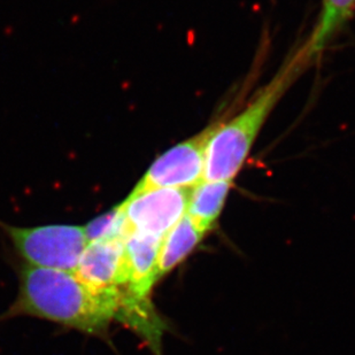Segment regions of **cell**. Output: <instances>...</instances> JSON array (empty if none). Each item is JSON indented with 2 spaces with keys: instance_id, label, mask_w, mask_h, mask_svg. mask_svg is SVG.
<instances>
[{
  "instance_id": "6da1fadb",
  "label": "cell",
  "mask_w": 355,
  "mask_h": 355,
  "mask_svg": "<svg viewBox=\"0 0 355 355\" xmlns=\"http://www.w3.org/2000/svg\"><path fill=\"white\" fill-rule=\"evenodd\" d=\"M116 312L113 299L92 291L73 272L24 265L17 302L0 320L34 316L106 338Z\"/></svg>"
},
{
  "instance_id": "7a4b0ae2",
  "label": "cell",
  "mask_w": 355,
  "mask_h": 355,
  "mask_svg": "<svg viewBox=\"0 0 355 355\" xmlns=\"http://www.w3.org/2000/svg\"><path fill=\"white\" fill-rule=\"evenodd\" d=\"M311 60L312 57L305 44L290 57L244 111L220 124L206 148L205 181L232 182L244 166L269 114Z\"/></svg>"
},
{
  "instance_id": "3957f363",
  "label": "cell",
  "mask_w": 355,
  "mask_h": 355,
  "mask_svg": "<svg viewBox=\"0 0 355 355\" xmlns=\"http://www.w3.org/2000/svg\"><path fill=\"white\" fill-rule=\"evenodd\" d=\"M28 266L73 272L78 269L87 241L83 227L51 225L19 228L1 225Z\"/></svg>"
},
{
  "instance_id": "277c9868",
  "label": "cell",
  "mask_w": 355,
  "mask_h": 355,
  "mask_svg": "<svg viewBox=\"0 0 355 355\" xmlns=\"http://www.w3.org/2000/svg\"><path fill=\"white\" fill-rule=\"evenodd\" d=\"M222 122H215L161 155L135 187V191L151 189H191L204 180L208 141Z\"/></svg>"
},
{
  "instance_id": "5b68a950",
  "label": "cell",
  "mask_w": 355,
  "mask_h": 355,
  "mask_svg": "<svg viewBox=\"0 0 355 355\" xmlns=\"http://www.w3.org/2000/svg\"><path fill=\"white\" fill-rule=\"evenodd\" d=\"M190 190L191 189L134 190L120 205L127 236L136 232L164 238L187 214Z\"/></svg>"
},
{
  "instance_id": "8992f818",
  "label": "cell",
  "mask_w": 355,
  "mask_h": 355,
  "mask_svg": "<svg viewBox=\"0 0 355 355\" xmlns=\"http://www.w3.org/2000/svg\"><path fill=\"white\" fill-rule=\"evenodd\" d=\"M74 274L90 290L118 305L119 292L128 284L124 239L87 243Z\"/></svg>"
},
{
  "instance_id": "52a82bcc",
  "label": "cell",
  "mask_w": 355,
  "mask_h": 355,
  "mask_svg": "<svg viewBox=\"0 0 355 355\" xmlns=\"http://www.w3.org/2000/svg\"><path fill=\"white\" fill-rule=\"evenodd\" d=\"M162 238L131 232L124 238L128 286L135 295L150 298L158 281V257Z\"/></svg>"
},
{
  "instance_id": "ba28073f",
  "label": "cell",
  "mask_w": 355,
  "mask_h": 355,
  "mask_svg": "<svg viewBox=\"0 0 355 355\" xmlns=\"http://www.w3.org/2000/svg\"><path fill=\"white\" fill-rule=\"evenodd\" d=\"M230 181H202L190 190L187 215L201 232L213 227L232 188Z\"/></svg>"
},
{
  "instance_id": "9c48e42d",
  "label": "cell",
  "mask_w": 355,
  "mask_h": 355,
  "mask_svg": "<svg viewBox=\"0 0 355 355\" xmlns=\"http://www.w3.org/2000/svg\"><path fill=\"white\" fill-rule=\"evenodd\" d=\"M204 235L185 214L162 238L158 257V277L178 267L195 250Z\"/></svg>"
},
{
  "instance_id": "30bf717a",
  "label": "cell",
  "mask_w": 355,
  "mask_h": 355,
  "mask_svg": "<svg viewBox=\"0 0 355 355\" xmlns=\"http://www.w3.org/2000/svg\"><path fill=\"white\" fill-rule=\"evenodd\" d=\"M355 14V0H323L318 26L307 44L311 57H318Z\"/></svg>"
},
{
  "instance_id": "8fae6325",
  "label": "cell",
  "mask_w": 355,
  "mask_h": 355,
  "mask_svg": "<svg viewBox=\"0 0 355 355\" xmlns=\"http://www.w3.org/2000/svg\"><path fill=\"white\" fill-rule=\"evenodd\" d=\"M83 229L87 243L116 238L124 239L127 236L120 205L91 220L87 225H84Z\"/></svg>"
}]
</instances>
